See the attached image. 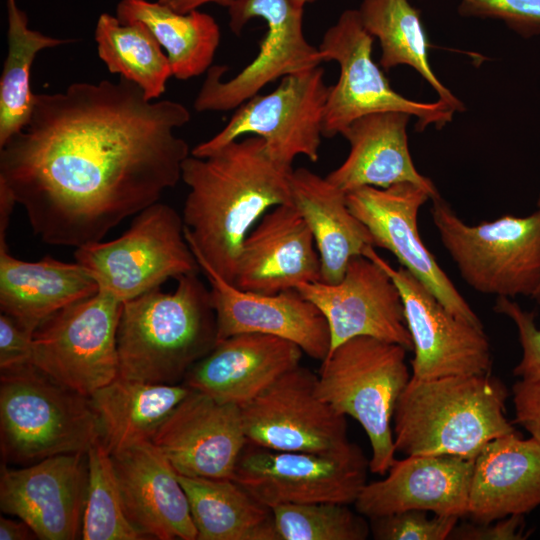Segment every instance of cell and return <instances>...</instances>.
<instances>
[{"instance_id": "6da1fadb", "label": "cell", "mask_w": 540, "mask_h": 540, "mask_svg": "<svg viewBox=\"0 0 540 540\" xmlns=\"http://www.w3.org/2000/svg\"><path fill=\"white\" fill-rule=\"evenodd\" d=\"M190 112L135 83L76 82L35 94L25 127L0 147V182L47 244L101 241L181 180L191 154L175 130Z\"/></svg>"}, {"instance_id": "7a4b0ae2", "label": "cell", "mask_w": 540, "mask_h": 540, "mask_svg": "<svg viewBox=\"0 0 540 540\" xmlns=\"http://www.w3.org/2000/svg\"><path fill=\"white\" fill-rule=\"evenodd\" d=\"M292 170L276 163L258 136L184 160L181 180L189 188L182 217L186 240L228 282L233 284L248 233L267 211L291 203Z\"/></svg>"}, {"instance_id": "3957f363", "label": "cell", "mask_w": 540, "mask_h": 540, "mask_svg": "<svg viewBox=\"0 0 540 540\" xmlns=\"http://www.w3.org/2000/svg\"><path fill=\"white\" fill-rule=\"evenodd\" d=\"M176 280L172 292L158 287L122 303L117 329L119 377L180 384L218 342L210 289L198 273Z\"/></svg>"}, {"instance_id": "277c9868", "label": "cell", "mask_w": 540, "mask_h": 540, "mask_svg": "<svg viewBox=\"0 0 540 540\" xmlns=\"http://www.w3.org/2000/svg\"><path fill=\"white\" fill-rule=\"evenodd\" d=\"M508 395L490 373L411 377L394 411L396 452L475 459L487 443L516 431L506 418Z\"/></svg>"}, {"instance_id": "5b68a950", "label": "cell", "mask_w": 540, "mask_h": 540, "mask_svg": "<svg viewBox=\"0 0 540 540\" xmlns=\"http://www.w3.org/2000/svg\"><path fill=\"white\" fill-rule=\"evenodd\" d=\"M100 439V422L89 397L32 363L1 370L3 463L26 466L55 455L86 453Z\"/></svg>"}, {"instance_id": "8992f818", "label": "cell", "mask_w": 540, "mask_h": 540, "mask_svg": "<svg viewBox=\"0 0 540 540\" xmlns=\"http://www.w3.org/2000/svg\"><path fill=\"white\" fill-rule=\"evenodd\" d=\"M406 352L399 344L358 336L331 349L317 374L319 396L364 429L371 446L369 471L378 475L396 460L393 416L411 378Z\"/></svg>"}, {"instance_id": "52a82bcc", "label": "cell", "mask_w": 540, "mask_h": 540, "mask_svg": "<svg viewBox=\"0 0 540 540\" xmlns=\"http://www.w3.org/2000/svg\"><path fill=\"white\" fill-rule=\"evenodd\" d=\"M432 221L462 279L486 295L533 297L540 287V207L526 217L504 215L468 225L440 197Z\"/></svg>"}, {"instance_id": "ba28073f", "label": "cell", "mask_w": 540, "mask_h": 540, "mask_svg": "<svg viewBox=\"0 0 540 540\" xmlns=\"http://www.w3.org/2000/svg\"><path fill=\"white\" fill-rule=\"evenodd\" d=\"M74 258L91 274L100 291L122 303L170 278L201 270L186 240L183 218L160 202L136 214L118 238L76 248Z\"/></svg>"}, {"instance_id": "9c48e42d", "label": "cell", "mask_w": 540, "mask_h": 540, "mask_svg": "<svg viewBox=\"0 0 540 540\" xmlns=\"http://www.w3.org/2000/svg\"><path fill=\"white\" fill-rule=\"evenodd\" d=\"M374 37L364 28L358 10H345L324 33L319 50L324 62L335 61L340 74L330 86L326 102L323 136L343 134L356 119L375 112L399 111L417 117L416 129H437L451 122L454 108L448 103L419 102L394 89L372 59Z\"/></svg>"}, {"instance_id": "30bf717a", "label": "cell", "mask_w": 540, "mask_h": 540, "mask_svg": "<svg viewBox=\"0 0 540 540\" xmlns=\"http://www.w3.org/2000/svg\"><path fill=\"white\" fill-rule=\"evenodd\" d=\"M329 88L321 66L287 75L272 92L258 93L237 107L226 126L191 155L205 157L251 134L262 138L272 159L286 169H293L299 155L317 162Z\"/></svg>"}, {"instance_id": "8fae6325", "label": "cell", "mask_w": 540, "mask_h": 540, "mask_svg": "<svg viewBox=\"0 0 540 540\" xmlns=\"http://www.w3.org/2000/svg\"><path fill=\"white\" fill-rule=\"evenodd\" d=\"M304 7L293 0H239L228 8L230 29L239 35L247 22L261 18L266 34L256 57L228 81L224 65L211 66L194 101L198 112L239 107L267 84L320 66L324 59L303 30Z\"/></svg>"}, {"instance_id": "7c38bea8", "label": "cell", "mask_w": 540, "mask_h": 540, "mask_svg": "<svg viewBox=\"0 0 540 540\" xmlns=\"http://www.w3.org/2000/svg\"><path fill=\"white\" fill-rule=\"evenodd\" d=\"M122 302L98 291L47 318L34 332L31 363L89 397L118 377Z\"/></svg>"}, {"instance_id": "4fadbf2b", "label": "cell", "mask_w": 540, "mask_h": 540, "mask_svg": "<svg viewBox=\"0 0 540 540\" xmlns=\"http://www.w3.org/2000/svg\"><path fill=\"white\" fill-rule=\"evenodd\" d=\"M369 460L355 443L330 452L267 449L247 441L234 480L266 506L354 504L367 484Z\"/></svg>"}, {"instance_id": "5bb4252c", "label": "cell", "mask_w": 540, "mask_h": 540, "mask_svg": "<svg viewBox=\"0 0 540 540\" xmlns=\"http://www.w3.org/2000/svg\"><path fill=\"white\" fill-rule=\"evenodd\" d=\"M247 441L293 452H330L350 443L346 416L317 392V374L298 365L240 406Z\"/></svg>"}, {"instance_id": "9a60e30c", "label": "cell", "mask_w": 540, "mask_h": 540, "mask_svg": "<svg viewBox=\"0 0 540 540\" xmlns=\"http://www.w3.org/2000/svg\"><path fill=\"white\" fill-rule=\"evenodd\" d=\"M363 256L382 267L399 289L413 342L411 377L426 380L490 373L491 348L483 328L449 312L411 272L391 266L374 246L367 247Z\"/></svg>"}, {"instance_id": "2e32d148", "label": "cell", "mask_w": 540, "mask_h": 540, "mask_svg": "<svg viewBox=\"0 0 540 540\" xmlns=\"http://www.w3.org/2000/svg\"><path fill=\"white\" fill-rule=\"evenodd\" d=\"M430 195L418 185L364 186L346 193L350 211L367 227L374 247L390 251L456 317L483 328L481 320L438 265L418 231V213Z\"/></svg>"}, {"instance_id": "e0dca14e", "label": "cell", "mask_w": 540, "mask_h": 540, "mask_svg": "<svg viewBox=\"0 0 540 540\" xmlns=\"http://www.w3.org/2000/svg\"><path fill=\"white\" fill-rule=\"evenodd\" d=\"M88 482L87 452L55 455L20 468L2 463L0 508L25 521L38 539H78Z\"/></svg>"}, {"instance_id": "ac0fdd59", "label": "cell", "mask_w": 540, "mask_h": 540, "mask_svg": "<svg viewBox=\"0 0 540 540\" xmlns=\"http://www.w3.org/2000/svg\"><path fill=\"white\" fill-rule=\"evenodd\" d=\"M296 289L326 318L330 350L351 338L369 336L413 351L399 289L388 273L368 257L352 258L336 284L316 281Z\"/></svg>"}, {"instance_id": "d6986e66", "label": "cell", "mask_w": 540, "mask_h": 540, "mask_svg": "<svg viewBox=\"0 0 540 540\" xmlns=\"http://www.w3.org/2000/svg\"><path fill=\"white\" fill-rule=\"evenodd\" d=\"M150 441L177 474L234 479L247 438L240 406L192 389Z\"/></svg>"}, {"instance_id": "ffe728a7", "label": "cell", "mask_w": 540, "mask_h": 540, "mask_svg": "<svg viewBox=\"0 0 540 540\" xmlns=\"http://www.w3.org/2000/svg\"><path fill=\"white\" fill-rule=\"evenodd\" d=\"M193 253L210 285L218 341L240 333H260L291 341L315 360L327 357L331 338L326 318L297 289L276 294L239 289Z\"/></svg>"}, {"instance_id": "44dd1931", "label": "cell", "mask_w": 540, "mask_h": 540, "mask_svg": "<svg viewBox=\"0 0 540 540\" xmlns=\"http://www.w3.org/2000/svg\"><path fill=\"white\" fill-rule=\"evenodd\" d=\"M321 264L311 230L292 203L267 211L246 236L233 284L276 294L320 281Z\"/></svg>"}, {"instance_id": "7402d4cb", "label": "cell", "mask_w": 540, "mask_h": 540, "mask_svg": "<svg viewBox=\"0 0 540 540\" xmlns=\"http://www.w3.org/2000/svg\"><path fill=\"white\" fill-rule=\"evenodd\" d=\"M474 459L454 455H411L395 460L387 476L363 487L354 505L367 518L423 510L468 515Z\"/></svg>"}, {"instance_id": "603a6c76", "label": "cell", "mask_w": 540, "mask_h": 540, "mask_svg": "<svg viewBox=\"0 0 540 540\" xmlns=\"http://www.w3.org/2000/svg\"><path fill=\"white\" fill-rule=\"evenodd\" d=\"M110 454L126 515L144 539L197 540L187 495L150 440Z\"/></svg>"}, {"instance_id": "cb8c5ba5", "label": "cell", "mask_w": 540, "mask_h": 540, "mask_svg": "<svg viewBox=\"0 0 540 540\" xmlns=\"http://www.w3.org/2000/svg\"><path fill=\"white\" fill-rule=\"evenodd\" d=\"M303 354L298 345L276 336L235 334L218 341L189 369L182 383L242 406L300 365Z\"/></svg>"}, {"instance_id": "d4e9b609", "label": "cell", "mask_w": 540, "mask_h": 540, "mask_svg": "<svg viewBox=\"0 0 540 540\" xmlns=\"http://www.w3.org/2000/svg\"><path fill=\"white\" fill-rule=\"evenodd\" d=\"M412 116L405 112L384 111L354 120L343 132L350 145L344 162L326 179L344 191L409 182L420 186L431 200L440 197L432 180L416 169L408 146L407 125Z\"/></svg>"}, {"instance_id": "484cf974", "label": "cell", "mask_w": 540, "mask_h": 540, "mask_svg": "<svg viewBox=\"0 0 540 540\" xmlns=\"http://www.w3.org/2000/svg\"><path fill=\"white\" fill-rule=\"evenodd\" d=\"M540 506V443L517 431L487 443L474 459L468 515L488 523Z\"/></svg>"}, {"instance_id": "4316f807", "label": "cell", "mask_w": 540, "mask_h": 540, "mask_svg": "<svg viewBox=\"0 0 540 540\" xmlns=\"http://www.w3.org/2000/svg\"><path fill=\"white\" fill-rule=\"evenodd\" d=\"M99 291L91 274L78 262L52 257L24 261L0 244V309L31 332L62 308Z\"/></svg>"}, {"instance_id": "83f0119b", "label": "cell", "mask_w": 540, "mask_h": 540, "mask_svg": "<svg viewBox=\"0 0 540 540\" xmlns=\"http://www.w3.org/2000/svg\"><path fill=\"white\" fill-rule=\"evenodd\" d=\"M291 203L313 235L320 257V281L336 284L350 260L374 246L367 227L350 211L346 193L307 168L290 173Z\"/></svg>"}, {"instance_id": "f1b7e54d", "label": "cell", "mask_w": 540, "mask_h": 540, "mask_svg": "<svg viewBox=\"0 0 540 540\" xmlns=\"http://www.w3.org/2000/svg\"><path fill=\"white\" fill-rule=\"evenodd\" d=\"M191 390L183 383H150L118 376L89 396L100 422L102 442L113 453L151 440Z\"/></svg>"}, {"instance_id": "f546056e", "label": "cell", "mask_w": 540, "mask_h": 540, "mask_svg": "<svg viewBox=\"0 0 540 540\" xmlns=\"http://www.w3.org/2000/svg\"><path fill=\"white\" fill-rule=\"evenodd\" d=\"M176 475L197 540H280L272 509L236 480Z\"/></svg>"}, {"instance_id": "4dcf8cb0", "label": "cell", "mask_w": 540, "mask_h": 540, "mask_svg": "<svg viewBox=\"0 0 540 540\" xmlns=\"http://www.w3.org/2000/svg\"><path fill=\"white\" fill-rule=\"evenodd\" d=\"M116 17L121 23L140 22L150 30L164 48L175 78L187 80L211 67L221 33L209 14L179 13L157 1L121 0Z\"/></svg>"}, {"instance_id": "1f68e13d", "label": "cell", "mask_w": 540, "mask_h": 540, "mask_svg": "<svg viewBox=\"0 0 540 540\" xmlns=\"http://www.w3.org/2000/svg\"><path fill=\"white\" fill-rule=\"evenodd\" d=\"M358 11L364 28L379 40V64L383 69L398 65L412 67L440 100L456 112L464 111V104L441 83L429 64L428 41L420 13L409 0H362Z\"/></svg>"}, {"instance_id": "d6a6232c", "label": "cell", "mask_w": 540, "mask_h": 540, "mask_svg": "<svg viewBox=\"0 0 540 540\" xmlns=\"http://www.w3.org/2000/svg\"><path fill=\"white\" fill-rule=\"evenodd\" d=\"M8 53L0 79V147L20 132L31 118L35 94L30 86V71L36 55L43 49L74 40L59 39L32 30L26 13L16 0H7Z\"/></svg>"}, {"instance_id": "836d02e7", "label": "cell", "mask_w": 540, "mask_h": 540, "mask_svg": "<svg viewBox=\"0 0 540 540\" xmlns=\"http://www.w3.org/2000/svg\"><path fill=\"white\" fill-rule=\"evenodd\" d=\"M99 58L119 74L158 100L166 91L172 70L167 55L150 30L140 22L121 23L116 16L100 15L95 29Z\"/></svg>"}, {"instance_id": "e575fe53", "label": "cell", "mask_w": 540, "mask_h": 540, "mask_svg": "<svg viewBox=\"0 0 540 540\" xmlns=\"http://www.w3.org/2000/svg\"><path fill=\"white\" fill-rule=\"evenodd\" d=\"M88 493L83 516L84 540H143L129 521L111 454L102 440L87 451Z\"/></svg>"}, {"instance_id": "d590c367", "label": "cell", "mask_w": 540, "mask_h": 540, "mask_svg": "<svg viewBox=\"0 0 540 540\" xmlns=\"http://www.w3.org/2000/svg\"><path fill=\"white\" fill-rule=\"evenodd\" d=\"M280 540H365L370 524L347 504L319 502L272 508Z\"/></svg>"}, {"instance_id": "8d00e7d4", "label": "cell", "mask_w": 540, "mask_h": 540, "mask_svg": "<svg viewBox=\"0 0 540 540\" xmlns=\"http://www.w3.org/2000/svg\"><path fill=\"white\" fill-rule=\"evenodd\" d=\"M423 510H404L370 518V531L376 540L449 539L460 519Z\"/></svg>"}, {"instance_id": "74e56055", "label": "cell", "mask_w": 540, "mask_h": 540, "mask_svg": "<svg viewBox=\"0 0 540 540\" xmlns=\"http://www.w3.org/2000/svg\"><path fill=\"white\" fill-rule=\"evenodd\" d=\"M463 16L503 21L523 37L540 35V0H459Z\"/></svg>"}, {"instance_id": "f35d334b", "label": "cell", "mask_w": 540, "mask_h": 540, "mask_svg": "<svg viewBox=\"0 0 540 540\" xmlns=\"http://www.w3.org/2000/svg\"><path fill=\"white\" fill-rule=\"evenodd\" d=\"M493 309L512 320L518 332L522 357L513 374L522 380L540 381V329L535 313L524 310L508 297H497Z\"/></svg>"}, {"instance_id": "ab89813d", "label": "cell", "mask_w": 540, "mask_h": 540, "mask_svg": "<svg viewBox=\"0 0 540 540\" xmlns=\"http://www.w3.org/2000/svg\"><path fill=\"white\" fill-rule=\"evenodd\" d=\"M33 332L13 317L0 315V370L31 363Z\"/></svg>"}, {"instance_id": "60d3db41", "label": "cell", "mask_w": 540, "mask_h": 540, "mask_svg": "<svg viewBox=\"0 0 540 540\" xmlns=\"http://www.w3.org/2000/svg\"><path fill=\"white\" fill-rule=\"evenodd\" d=\"M524 515H511L488 523L465 522L456 525L449 539L522 540L526 539Z\"/></svg>"}, {"instance_id": "b9f144b4", "label": "cell", "mask_w": 540, "mask_h": 540, "mask_svg": "<svg viewBox=\"0 0 540 540\" xmlns=\"http://www.w3.org/2000/svg\"><path fill=\"white\" fill-rule=\"evenodd\" d=\"M514 422L540 443V381L518 380L512 387Z\"/></svg>"}, {"instance_id": "7bdbcfd3", "label": "cell", "mask_w": 540, "mask_h": 540, "mask_svg": "<svg viewBox=\"0 0 540 540\" xmlns=\"http://www.w3.org/2000/svg\"><path fill=\"white\" fill-rule=\"evenodd\" d=\"M37 538L33 529L23 520L0 518L1 540H30Z\"/></svg>"}, {"instance_id": "ee69618b", "label": "cell", "mask_w": 540, "mask_h": 540, "mask_svg": "<svg viewBox=\"0 0 540 540\" xmlns=\"http://www.w3.org/2000/svg\"><path fill=\"white\" fill-rule=\"evenodd\" d=\"M16 200L9 188L0 182V244L6 243V233Z\"/></svg>"}, {"instance_id": "f6af8a7d", "label": "cell", "mask_w": 540, "mask_h": 540, "mask_svg": "<svg viewBox=\"0 0 540 540\" xmlns=\"http://www.w3.org/2000/svg\"><path fill=\"white\" fill-rule=\"evenodd\" d=\"M157 2L171 8L179 13H188L198 10L204 4L216 3L229 8L239 0H156Z\"/></svg>"}, {"instance_id": "bcb514c9", "label": "cell", "mask_w": 540, "mask_h": 540, "mask_svg": "<svg viewBox=\"0 0 540 540\" xmlns=\"http://www.w3.org/2000/svg\"><path fill=\"white\" fill-rule=\"evenodd\" d=\"M537 206L540 207V196L537 201ZM532 299L535 300L538 304H540V287L538 288L536 293L533 295Z\"/></svg>"}, {"instance_id": "7dc6e473", "label": "cell", "mask_w": 540, "mask_h": 540, "mask_svg": "<svg viewBox=\"0 0 540 540\" xmlns=\"http://www.w3.org/2000/svg\"><path fill=\"white\" fill-rule=\"evenodd\" d=\"M296 4L304 7L307 3H313L316 0H293Z\"/></svg>"}]
</instances>
